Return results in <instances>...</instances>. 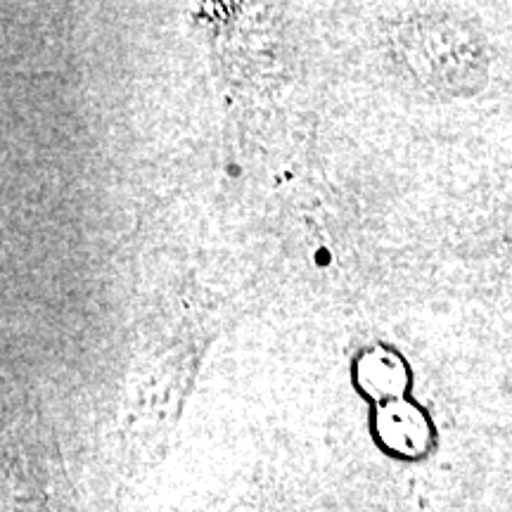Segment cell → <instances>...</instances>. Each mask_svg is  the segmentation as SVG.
<instances>
[{
	"instance_id": "obj_1",
	"label": "cell",
	"mask_w": 512,
	"mask_h": 512,
	"mask_svg": "<svg viewBox=\"0 0 512 512\" xmlns=\"http://www.w3.org/2000/svg\"><path fill=\"white\" fill-rule=\"evenodd\" d=\"M377 432L389 448L408 453V456L420 453L430 441L427 420L422 418L418 408L403 401H392L382 408L377 415Z\"/></svg>"
},
{
	"instance_id": "obj_2",
	"label": "cell",
	"mask_w": 512,
	"mask_h": 512,
	"mask_svg": "<svg viewBox=\"0 0 512 512\" xmlns=\"http://www.w3.org/2000/svg\"><path fill=\"white\" fill-rule=\"evenodd\" d=\"M361 380L368 394L377 396V399H387V396L403 392L406 370H403L399 358H394L392 354H373L363 361Z\"/></svg>"
}]
</instances>
